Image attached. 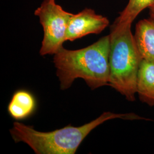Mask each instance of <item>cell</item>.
<instances>
[{
  "label": "cell",
  "mask_w": 154,
  "mask_h": 154,
  "mask_svg": "<svg viewBox=\"0 0 154 154\" xmlns=\"http://www.w3.org/2000/svg\"><path fill=\"white\" fill-rule=\"evenodd\" d=\"M110 48V35L81 49L62 48L53 58L61 89L70 88L77 78L83 79L91 90L109 86Z\"/></svg>",
  "instance_id": "obj_1"
},
{
  "label": "cell",
  "mask_w": 154,
  "mask_h": 154,
  "mask_svg": "<svg viewBox=\"0 0 154 154\" xmlns=\"http://www.w3.org/2000/svg\"><path fill=\"white\" fill-rule=\"evenodd\" d=\"M120 118L124 120H149L134 113L105 112L98 118L79 127L68 126L50 132H41L16 122L10 130L16 143L27 144L37 154H74L83 140L95 128L105 122Z\"/></svg>",
  "instance_id": "obj_2"
},
{
  "label": "cell",
  "mask_w": 154,
  "mask_h": 154,
  "mask_svg": "<svg viewBox=\"0 0 154 154\" xmlns=\"http://www.w3.org/2000/svg\"><path fill=\"white\" fill-rule=\"evenodd\" d=\"M132 23L115 21L110 28L109 86L134 102L142 58L131 31Z\"/></svg>",
  "instance_id": "obj_3"
},
{
  "label": "cell",
  "mask_w": 154,
  "mask_h": 154,
  "mask_svg": "<svg viewBox=\"0 0 154 154\" xmlns=\"http://www.w3.org/2000/svg\"><path fill=\"white\" fill-rule=\"evenodd\" d=\"M72 14L57 4L55 0H44L35 11L34 15L38 17L44 30L40 55H54L63 48L68 23Z\"/></svg>",
  "instance_id": "obj_4"
},
{
  "label": "cell",
  "mask_w": 154,
  "mask_h": 154,
  "mask_svg": "<svg viewBox=\"0 0 154 154\" xmlns=\"http://www.w3.org/2000/svg\"><path fill=\"white\" fill-rule=\"evenodd\" d=\"M109 19L98 14L92 9L85 8L70 17L66 32V40L74 41L91 34H98L109 25Z\"/></svg>",
  "instance_id": "obj_5"
},
{
  "label": "cell",
  "mask_w": 154,
  "mask_h": 154,
  "mask_svg": "<svg viewBox=\"0 0 154 154\" xmlns=\"http://www.w3.org/2000/svg\"><path fill=\"white\" fill-rule=\"evenodd\" d=\"M134 37L142 59L154 63V20L149 17L139 21Z\"/></svg>",
  "instance_id": "obj_6"
},
{
  "label": "cell",
  "mask_w": 154,
  "mask_h": 154,
  "mask_svg": "<svg viewBox=\"0 0 154 154\" xmlns=\"http://www.w3.org/2000/svg\"><path fill=\"white\" fill-rule=\"evenodd\" d=\"M36 108L37 101L33 94L21 89L13 94L8 106V111L13 119L20 121L32 116Z\"/></svg>",
  "instance_id": "obj_7"
},
{
  "label": "cell",
  "mask_w": 154,
  "mask_h": 154,
  "mask_svg": "<svg viewBox=\"0 0 154 154\" xmlns=\"http://www.w3.org/2000/svg\"><path fill=\"white\" fill-rule=\"evenodd\" d=\"M137 93L143 103L154 106V63L142 60L137 75Z\"/></svg>",
  "instance_id": "obj_8"
},
{
  "label": "cell",
  "mask_w": 154,
  "mask_h": 154,
  "mask_svg": "<svg viewBox=\"0 0 154 154\" xmlns=\"http://www.w3.org/2000/svg\"><path fill=\"white\" fill-rule=\"evenodd\" d=\"M154 5V0H129L116 21L132 23L143 10Z\"/></svg>",
  "instance_id": "obj_9"
},
{
  "label": "cell",
  "mask_w": 154,
  "mask_h": 154,
  "mask_svg": "<svg viewBox=\"0 0 154 154\" xmlns=\"http://www.w3.org/2000/svg\"><path fill=\"white\" fill-rule=\"evenodd\" d=\"M149 9V13L150 17L154 20V5L151 6Z\"/></svg>",
  "instance_id": "obj_10"
}]
</instances>
